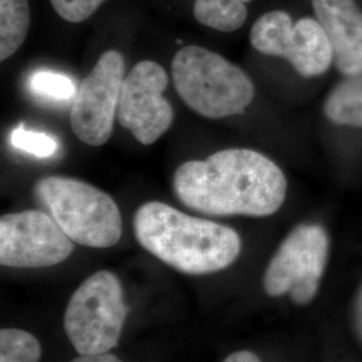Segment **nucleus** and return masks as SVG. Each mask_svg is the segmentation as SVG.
<instances>
[{"instance_id": "dca6fc26", "label": "nucleus", "mask_w": 362, "mask_h": 362, "mask_svg": "<svg viewBox=\"0 0 362 362\" xmlns=\"http://www.w3.org/2000/svg\"><path fill=\"white\" fill-rule=\"evenodd\" d=\"M28 88L39 95L55 100H70L76 95L74 82L69 77L54 71H37L28 79Z\"/></svg>"}, {"instance_id": "2eb2a0df", "label": "nucleus", "mask_w": 362, "mask_h": 362, "mask_svg": "<svg viewBox=\"0 0 362 362\" xmlns=\"http://www.w3.org/2000/svg\"><path fill=\"white\" fill-rule=\"evenodd\" d=\"M40 356L37 337L21 329H1L0 362H39Z\"/></svg>"}, {"instance_id": "f3484780", "label": "nucleus", "mask_w": 362, "mask_h": 362, "mask_svg": "<svg viewBox=\"0 0 362 362\" xmlns=\"http://www.w3.org/2000/svg\"><path fill=\"white\" fill-rule=\"evenodd\" d=\"M11 144L13 148L37 157H50L58 151V143L52 136L25 129L22 125L13 130Z\"/></svg>"}, {"instance_id": "f257e3e1", "label": "nucleus", "mask_w": 362, "mask_h": 362, "mask_svg": "<svg viewBox=\"0 0 362 362\" xmlns=\"http://www.w3.org/2000/svg\"><path fill=\"white\" fill-rule=\"evenodd\" d=\"M173 191L185 207L211 216L263 218L285 203V173L267 156L231 148L181 164Z\"/></svg>"}, {"instance_id": "0eeeda50", "label": "nucleus", "mask_w": 362, "mask_h": 362, "mask_svg": "<svg viewBox=\"0 0 362 362\" xmlns=\"http://www.w3.org/2000/svg\"><path fill=\"white\" fill-rule=\"evenodd\" d=\"M251 46L264 55L286 58L302 77H318L334 61L324 27L314 18L296 23L290 13L275 10L262 15L250 31Z\"/></svg>"}, {"instance_id": "39448f33", "label": "nucleus", "mask_w": 362, "mask_h": 362, "mask_svg": "<svg viewBox=\"0 0 362 362\" xmlns=\"http://www.w3.org/2000/svg\"><path fill=\"white\" fill-rule=\"evenodd\" d=\"M128 309L121 281L113 272H95L70 298L65 332L79 354H104L115 349L122 333Z\"/></svg>"}, {"instance_id": "20e7f679", "label": "nucleus", "mask_w": 362, "mask_h": 362, "mask_svg": "<svg viewBox=\"0 0 362 362\" xmlns=\"http://www.w3.org/2000/svg\"><path fill=\"white\" fill-rule=\"evenodd\" d=\"M39 202L81 246L109 248L121 239L122 218L112 196L85 181L47 176L35 185Z\"/></svg>"}, {"instance_id": "f8f14e48", "label": "nucleus", "mask_w": 362, "mask_h": 362, "mask_svg": "<svg viewBox=\"0 0 362 362\" xmlns=\"http://www.w3.org/2000/svg\"><path fill=\"white\" fill-rule=\"evenodd\" d=\"M324 112L337 125L362 128V71L337 83L325 101Z\"/></svg>"}, {"instance_id": "aec40b11", "label": "nucleus", "mask_w": 362, "mask_h": 362, "mask_svg": "<svg viewBox=\"0 0 362 362\" xmlns=\"http://www.w3.org/2000/svg\"><path fill=\"white\" fill-rule=\"evenodd\" d=\"M71 362H122L116 356L110 353L104 354H79V357L74 358Z\"/></svg>"}, {"instance_id": "6e6552de", "label": "nucleus", "mask_w": 362, "mask_h": 362, "mask_svg": "<svg viewBox=\"0 0 362 362\" xmlns=\"http://www.w3.org/2000/svg\"><path fill=\"white\" fill-rule=\"evenodd\" d=\"M73 240L52 215L28 209L0 219V263L6 267L38 269L65 262Z\"/></svg>"}, {"instance_id": "9b49d317", "label": "nucleus", "mask_w": 362, "mask_h": 362, "mask_svg": "<svg viewBox=\"0 0 362 362\" xmlns=\"http://www.w3.org/2000/svg\"><path fill=\"white\" fill-rule=\"evenodd\" d=\"M324 27L336 67L344 76L362 71V11L356 0H311Z\"/></svg>"}, {"instance_id": "a211bd4d", "label": "nucleus", "mask_w": 362, "mask_h": 362, "mask_svg": "<svg viewBox=\"0 0 362 362\" xmlns=\"http://www.w3.org/2000/svg\"><path fill=\"white\" fill-rule=\"evenodd\" d=\"M52 6L62 19L70 23H81L104 4L105 0H50Z\"/></svg>"}, {"instance_id": "9d476101", "label": "nucleus", "mask_w": 362, "mask_h": 362, "mask_svg": "<svg viewBox=\"0 0 362 362\" xmlns=\"http://www.w3.org/2000/svg\"><path fill=\"white\" fill-rule=\"evenodd\" d=\"M168 86L164 67L141 61L124 78L117 109L118 122L143 145L156 143L170 128L175 113L163 91Z\"/></svg>"}, {"instance_id": "7ed1b4c3", "label": "nucleus", "mask_w": 362, "mask_h": 362, "mask_svg": "<svg viewBox=\"0 0 362 362\" xmlns=\"http://www.w3.org/2000/svg\"><path fill=\"white\" fill-rule=\"evenodd\" d=\"M170 70L182 103L200 116L218 119L242 115L255 95L251 78L240 67L200 46L176 52Z\"/></svg>"}, {"instance_id": "423d86ee", "label": "nucleus", "mask_w": 362, "mask_h": 362, "mask_svg": "<svg viewBox=\"0 0 362 362\" xmlns=\"http://www.w3.org/2000/svg\"><path fill=\"white\" fill-rule=\"evenodd\" d=\"M329 236L318 224H299L285 238L263 276L270 297L288 294L299 306L315 298L329 258Z\"/></svg>"}, {"instance_id": "ddd939ff", "label": "nucleus", "mask_w": 362, "mask_h": 362, "mask_svg": "<svg viewBox=\"0 0 362 362\" xmlns=\"http://www.w3.org/2000/svg\"><path fill=\"white\" fill-rule=\"evenodd\" d=\"M30 27L27 0H0V61L8 59L25 43Z\"/></svg>"}, {"instance_id": "412c9836", "label": "nucleus", "mask_w": 362, "mask_h": 362, "mask_svg": "<svg viewBox=\"0 0 362 362\" xmlns=\"http://www.w3.org/2000/svg\"><path fill=\"white\" fill-rule=\"evenodd\" d=\"M223 362H262L258 356L248 350H240L230 354Z\"/></svg>"}, {"instance_id": "4468645a", "label": "nucleus", "mask_w": 362, "mask_h": 362, "mask_svg": "<svg viewBox=\"0 0 362 362\" xmlns=\"http://www.w3.org/2000/svg\"><path fill=\"white\" fill-rule=\"evenodd\" d=\"M251 0H194L196 21L221 33H233L246 23Z\"/></svg>"}, {"instance_id": "f03ea898", "label": "nucleus", "mask_w": 362, "mask_h": 362, "mask_svg": "<svg viewBox=\"0 0 362 362\" xmlns=\"http://www.w3.org/2000/svg\"><path fill=\"white\" fill-rule=\"evenodd\" d=\"M133 230L146 251L189 275L224 270L242 250L240 236L233 228L189 216L161 202H148L139 208Z\"/></svg>"}, {"instance_id": "1a4fd4ad", "label": "nucleus", "mask_w": 362, "mask_h": 362, "mask_svg": "<svg viewBox=\"0 0 362 362\" xmlns=\"http://www.w3.org/2000/svg\"><path fill=\"white\" fill-rule=\"evenodd\" d=\"M124 70L122 54L107 50L81 82L70 109V124L82 143L101 146L109 141L119 103Z\"/></svg>"}, {"instance_id": "6ab92c4d", "label": "nucleus", "mask_w": 362, "mask_h": 362, "mask_svg": "<svg viewBox=\"0 0 362 362\" xmlns=\"http://www.w3.org/2000/svg\"><path fill=\"white\" fill-rule=\"evenodd\" d=\"M351 322L356 332V336L362 344V286L356 296L354 303H353V310H351Z\"/></svg>"}]
</instances>
